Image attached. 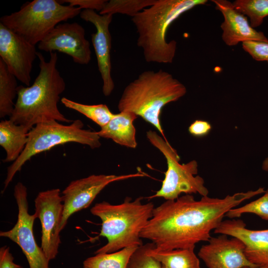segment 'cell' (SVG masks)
I'll list each match as a JSON object with an SVG mask.
<instances>
[{
    "label": "cell",
    "mask_w": 268,
    "mask_h": 268,
    "mask_svg": "<svg viewBox=\"0 0 268 268\" xmlns=\"http://www.w3.org/2000/svg\"><path fill=\"white\" fill-rule=\"evenodd\" d=\"M79 15L82 19L91 23L96 28V32L91 35L92 43L103 81V93L105 96H109L115 87L111 76L112 38L109 30L113 15H101L93 10L83 9Z\"/></svg>",
    "instance_id": "cell-15"
},
{
    "label": "cell",
    "mask_w": 268,
    "mask_h": 268,
    "mask_svg": "<svg viewBox=\"0 0 268 268\" xmlns=\"http://www.w3.org/2000/svg\"><path fill=\"white\" fill-rule=\"evenodd\" d=\"M35 45L0 22V59L19 81L30 86Z\"/></svg>",
    "instance_id": "cell-12"
},
{
    "label": "cell",
    "mask_w": 268,
    "mask_h": 268,
    "mask_svg": "<svg viewBox=\"0 0 268 268\" xmlns=\"http://www.w3.org/2000/svg\"><path fill=\"white\" fill-rule=\"evenodd\" d=\"M195 248L159 250L151 242L148 254L167 268H201Z\"/></svg>",
    "instance_id": "cell-20"
},
{
    "label": "cell",
    "mask_w": 268,
    "mask_h": 268,
    "mask_svg": "<svg viewBox=\"0 0 268 268\" xmlns=\"http://www.w3.org/2000/svg\"><path fill=\"white\" fill-rule=\"evenodd\" d=\"M262 168L263 170L268 171V155L264 160Z\"/></svg>",
    "instance_id": "cell-32"
},
{
    "label": "cell",
    "mask_w": 268,
    "mask_h": 268,
    "mask_svg": "<svg viewBox=\"0 0 268 268\" xmlns=\"http://www.w3.org/2000/svg\"><path fill=\"white\" fill-rule=\"evenodd\" d=\"M30 130L9 120L0 122V145L6 153L4 162H14L25 149Z\"/></svg>",
    "instance_id": "cell-19"
},
{
    "label": "cell",
    "mask_w": 268,
    "mask_h": 268,
    "mask_svg": "<svg viewBox=\"0 0 268 268\" xmlns=\"http://www.w3.org/2000/svg\"><path fill=\"white\" fill-rule=\"evenodd\" d=\"M0 268H22L14 263L9 247L4 245L0 248Z\"/></svg>",
    "instance_id": "cell-31"
},
{
    "label": "cell",
    "mask_w": 268,
    "mask_h": 268,
    "mask_svg": "<svg viewBox=\"0 0 268 268\" xmlns=\"http://www.w3.org/2000/svg\"><path fill=\"white\" fill-rule=\"evenodd\" d=\"M207 0H157L132 17L138 38L137 45L142 49L147 63L170 64L174 59L177 42L166 40L170 25L182 14Z\"/></svg>",
    "instance_id": "cell-3"
},
{
    "label": "cell",
    "mask_w": 268,
    "mask_h": 268,
    "mask_svg": "<svg viewBox=\"0 0 268 268\" xmlns=\"http://www.w3.org/2000/svg\"><path fill=\"white\" fill-rule=\"evenodd\" d=\"M61 3L66 2L71 6L78 7L82 9H91L100 11L107 0H64L59 1Z\"/></svg>",
    "instance_id": "cell-29"
},
{
    "label": "cell",
    "mask_w": 268,
    "mask_h": 268,
    "mask_svg": "<svg viewBox=\"0 0 268 268\" xmlns=\"http://www.w3.org/2000/svg\"><path fill=\"white\" fill-rule=\"evenodd\" d=\"M217 10L222 14L224 20L221 24L222 39L228 46L249 41L268 43L263 32L253 28L245 15L237 11L233 3L227 0H212Z\"/></svg>",
    "instance_id": "cell-17"
},
{
    "label": "cell",
    "mask_w": 268,
    "mask_h": 268,
    "mask_svg": "<svg viewBox=\"0 0 268 268\" xmlns=\"http://www.w3.org/2000/svg\"><path fill=\"white\" fill-rule=\"evenodd\" d=\"M249 268V267H245V268ZM258 268H265V267H259Z\"/></svg>",
    "instance_id": "cell-33"
},
{
    "label": "cell",
    "mask_w": 268,
    "mask_h": 268,
    "mask_svg": "<svg viewBox=\"0 0 268 268\" xmlns=\"http://www.w3.org/2000/svg\"><path fill=\"white\" fill-rule=\"evenodd\" d=\"M138 247L133 246L111 253L96 254L83 261V268H128L130 259Z\"/></svg>",
    "instance_id": "cell-22"
},
{
    "label": "cell",
    "mask_w": 268,
    "mask_h": 268,
    "mask_svg": "<svg viewBox=\"0 0 268 268\" xmlns=\"http://www.w3.org/2000/svg\"><path fill=\"white\" fill-rule=\"evenodd\" d=\"M81 10L56 0H34L1 17L0 22L36 45L60 22L79 15Z\"/></svg>",
    "instance_id": "cell-7"
},
{
    "label": "cell",
    "mask_w": 268,
    "mask_h": 268,
    "mask_svg": "<svg viewBox=\"0 0 268 268\" xmlns=\"http://www.w3.org/2000/svg\"><path fill=\"white\" fill-rule=\"evenodd\" d=\"M145 175L139 172L121 175L93 174L71 181L62 192L64 212L60 231L65 228L71 215L88 207L109 184Z\"/></svg>",
    "instance_id": "cell-11"
},
{
    "label": "cell",
    "mask_w": 268,
    "mask_h": 268,
    "mask_svg": "<svg viewBox=\"0 0 268 268\" xmlns=\"http://www.w3.org/2000/svg\"><path fill=\"white\" fill-rule=\"evenodd\" d=\"M35 212L41 225V248L49 260L59 253L64 204L60 189L40 192L35 200Z\"/></svg>",
    "instance_id": "cell-10"
},
{
    "label": "cell",
    "mask_w": 268,
    "mask_h": 268,
    "mask_svg": "<svg viewBox=\"0 0 268 268\" xmlns=\"http://www.w3.org/2000/svg\"><path fill=\"white\" fill-rule=\"evenodd\" d=\"M220 234L211 237L198 253L208 268H258L249 261L244 243L238 238Z\"/></svg>",
    "instance_id": "cell-14"
},
{
    "label": "cell",
    "mask_w": 268,
    "mask_h": 268,
    "mask_svg": "<svg viewBox=\"0 0 268 268\" xmlns=\"http://www.w3.org/2000/svg\"><path fill=\"white\" fill-rule=\"evenodd\" d=\"M265 192L259 188L223 198L207 196L196 200L193 195L186 194L166 200L154 208L140 237L150 240L159 250L195 248L197 243L208 241L211 231L230 210Z\"/></svg>",
    "instance_id": "cell-1"
},
{
    "label": "cell",
    "mask_w": 268,
    "mask_h": 268,
    "mask_svg": "<svg viewBox=\"0 0 268 268\" xmlns=\"http://www.w3.org/2000/svg\"><path fill=\"white\" fill-rule=\"evenodd\" d=\"M246 213L254 214L263 219L268 220V189L261 197L244 205L231 209L225 216L234 219Z\"/></svg>",
    "instance_id": "cell-26"
},
{
    "label": "cell",
    "mask_w": 268,
    "mask_h": 268,
    "mask_svg": "<svg viewBox=\"0 0 268 268\" xmlns=\"http://www.w3.org/2000/svg\"><path fill=\"white\" fill-rule=\"evenodd\" d=\"M61 102L66 107L82 114L101 128L106 125L114 115L106 104H84L66 97H63Z\"/></svg>",
    "instance_id": "cell-23"
},
{
    "label": "cell",
    "mask_w": 268,
    "mask_h": 268,
    "mask_svg": "<svg viewBox=\"0 0 268 268\" xmlns=\"http://www.w3.org/2000/svg\"><path fill=\"white\" fill-rule=\"evenodd\" d=\"M146 136L150 143L164 155L167 165L161 188L149 199L163 198L166 200H175L182 193L208 196V190L204 185L203 179L197 175V161L193 160L181 164L177 151L167 140L151 130L146 132Z\"/></svg>",
    "instance_id": "cell-8"
},
{
    "label": "cell",
    "mask_w": 268,
    "mask_h": 268,
    "mask_svg": "<svg viewBox=\"0 0 268 268\" xmlns=\"http://www.w3.org/2000/svg\"><path fill=\"white\" fill-rule=\"evenodd\" d=\"M211 124L206 121L197 120L189 127L188 131L196 137H202L209 134L211 130Z\"/></svg>",
    "instance_id": "cell-30"
},
{
    "label": "cell",
    "mask_w": 268,
    "mask_h": 268,
    "mask_svg": "<svg viewBox=\"0 0 268 268\" xmlns=\"http://www.w3.org/2000/svg\"><path fill=\"white\" fill-rule=\"evenodd\" d=\"M214 232L238 238L244 244L249 261L258 267L268 268V229H249L242 220L231 219L222 221Z\"/></svg>",
    "instance_id": "cell-16"
},
{
    "label": "cell",
    "mask_w": 268,
    "mask_h": 268,
    "mask_svg": "<svg viewBox=\"0 0 268 268\" xmlns=\"http://www.w3.org/2000/svg\"><path fill=\"white\" fill-rule=\"evenodd\" d=\"M232 3L237 11L249 18L254 28L260 26L268 16V0H236Z\"/></svg>",
    "instance_id": "cell-24"
},
{
    "label": "cell",
    "mask_w": 268,
    "mask_h": 268,
    "mask_svg": "<svg viewBox=\"0 0 268 268\" xmlns=\"http://www.w3.org/2000/svg\"><path fill=\"white\" fill-rule=\"evenodd\" d=\"M17 78L8 70L0 59V118L11 115L14 110V99L17 95Z\"/></svg>",
    "instance_id": "cell-21"
},
{
    "label": "cell",
    "mask_w": 268,
    "mask_h": 268,
    "mask_svg": "<svg viewBox=\"0 0 268 268\" xmlns=\"http://www.w3.org/2000/svg\"><path fill=\"white\" fill-rule=\"evenodd\" d=\"M187 93L186 86L170 73L146 70L125 88L118 104L120 112H131L154 126L166 140L160 121L162 108Z\"/></svg>",
    "instance_id": "cell-4"
},
{
    "label": "cell",
    "mask_w": 268,
    "mask_h": 268,
    "mask_svg": "<svg viewBox=\"0 0 268 268\" xmlns=\"http://www.w3.org/2000/svg\"><path fill=\"white\" fill-rule=\"evenodd\" d=\"M38 48L47 52L64 53L80 65L88 64L91 59L90 43L85 38V29L77 22L59 24L38 43Z\"/></svg>",
    "instance_id": "cell-13"
},
{
    "label": "cell",
    "mask_w": 268,
    "mask_h": 268,
    "mask_svg": "<svg viewBox=\"0 0 268 268\" xmlns=\"http://www.w3.org/2000/svg\"><path fill=\"white\" fill-rule=\"evenodd\" d=\"M151 242L139 246L132 255L128 268H162L161 264L148 254Z\"/></svg>",
    "instance_id": "cell-27"
},
{
    "label": "cell",
    "mask_w": 268,
    "mask_h": 268,
    "mask_svg": "<svg viewBox=\"0 0 268 268\" xmlns=\"http://www.w3.org/2000/svg\"><path fill=\"white\" fill-rule=\"evenodd\" d=\"M157 0H107L101 15L120 13L132 17L155 3Z\"/></svg>",
    "instance_id": "cell-25"
},
{
    "label": "cell",
    "mask_w": 268,
    "mask_h": 268,
    "mask_svg": "<svg viewBox=\"0 0 268 268\" xmlns=\"http://www.w3.org/2000/svg\"><path fill=\"white\" fill-rule=\"evenodd\" d=\"M162 268H167L162 265Z\"/></svg>",
    "instance_id": "cell-34"
},
{
    "label": "cell",
    "mask_w": 268,
    "mask_h": 268,
    "mask_svg": "<svg viewBox=\"0 0 268 268\" xmlns=\"http://www.w3.org/2000/svg\"><path fill=\"white\" fill-rule=\"evenodd\" d=\"M242 48L253 59L257 61H266L268 63V43L249 41L242 43Z\"/></svg>",
    "instance_id": "cell-28"
},
{
    "label": "cell",
    "mask_w": 268,
    "mask_h": 268,
    "mask_svg": "<svg viewBox=\"0 0 268 268\" xmlns=\"http://www.w3.org/2000/svg\"><path fill=\"white\" fill-rule=\"evenodd\" d=\"M13 196L18 207L17 220L14 226L7 231L0 232V236L7 238L21 248L29 268H49L50 261L41 247L37 244L33 233L35 213L28 212L27 189L21 182L14 186Z\"/></svg>",
    "instance_id": "cell-9"
},
{
    "label": "cell",
    "mask_w": 268,
    "mask_h": 268,
    "mask_svg": "<svg viewBox=\"0 0 268 268\" xmlns=\"http://www.w3.org/2000/svg\"><path fill=\"white\" fill-rule=\"evenodd\" d=\"M46 61L38 52L40 71L33 83L29 86H18L17 99L9 120L23 125L30 131L38 124L57 121L69 123L59 110L58 104L66 89V82L57 68V52L50 53Z\"/></svg>",
    "instance_id": "cell-2"
},
{
    "label": "cell",
    "mask_w": 268,
    "mask_h": 268,
    "mask_svg": "<svg viewBox=\"0 0 268 268\" xmlns=\"http://www.w3.org/2000/svg\"><path fill=\"white\" fill-rule=\"evenodd\" d=\"M143 198L134 201L126 197L118 204L103 201L96 203L90 212L102 222L100 236L107 243L95 252L96 254L111 253L130 246L143 245L140 234L152 216L155 208L152 202L142 203Z\"/></svg>",
    "instance_id": "cell-5"
},
{
    "label": "cell",
    "mask_w": 268,
    "mask_h": 268,
    "mask_svg": "<svg viewBox=\"0 0 268 268\" xmlns=\"http://www.w3.org/2000/svg\"><path fill=\"white\" fill-rule=\"evenodd\" d=\"M83 123L76 120L69 125L57 121L39 123L28 134V141L25 149L17 159L8 168L2 193L7 188L15 175L33 156L52 148L68 142H75L89 146L92 149L101 145L100 137L97 132L83 129Z\"/></svg>",
    "instance_id": "cell-6"
},
{
    "label": "cell",
    "mask_w": 268,
    "mask_h": 268,
    "mask_svg": "<svg viewBox=\"0 0 268 268\" xmlns=\"http://www.w3.org/2000/svg\"><path fill=\"white\" fill-rule=\"evenodd\" d=\"M137 118L129 112L114 114L111 120L97 132L100 137L111 139L121 145L132 148L137 146L134 121Z\"/></svg>",
    "instance_id": "cell-18"
}]
</instances>
